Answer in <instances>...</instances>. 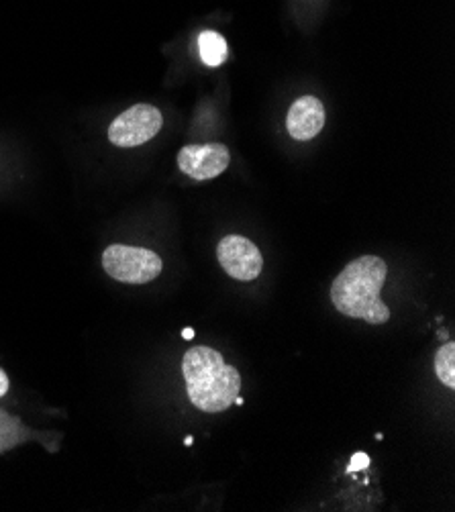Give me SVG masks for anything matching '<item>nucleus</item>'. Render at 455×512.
<instances>
[{"label": "nucleus", "instance_id": "nucleus-5", "mask_svg": "<svg viewBox=\"0 0 455 512\" xmlns=\"http://www.w3.org/2000/svg\"><path fill=\"white\" fill-rule=\"evenodd\" d=\"M221 268L239 282L256 280L264 270V258L256 243L241 235H227L217 245Z\"/></svg>", "mask_w": 455, "mask_h": 512}, {"label": "nucleus", "instance_id": "nucleus-7", "mask_svg": "<svg viewBox=\"0 0 455 512\" xmlns=\"http://www.w3.org/2000/svg\"><path fill=\"white\" fill-rule=\"evenodd\" d=\"M288 133L296 141H309L317 137L325 127V107L315 96H300L292 102L286 117Z\"/></svg>", "mask_w": 455, "mask_h": 512}, {"label": "nucleus", "instance_id": "nucleus-11", "mask_svg": "<svg viewBox=\"0 0 455 512\" xmlns=\"http://www.w3.org/2000/svg\"><path fill=\"white\" fill-rule=\"evenodd\" d=\"M7 392H9V378L3 370H0V396H5Z\"/></svg>", "mask_w": 455, "mask_h": 512}, {"label": "nucleus", "instance_id": "nucleus-8", "mask_svg": "<svg viewBox=\"0 0 455 512\" xmlns=\"http://www.w3.org/2000/svg\"><path fill=\"white\" fill-rule=\"evenodd\" d=\"M198 54L200 60L209 68H219L229 58V47L223 35L215 31H202L198 35Z\"/></svg>", "mask_w": 455, "mask_h": 512}, {"label": "nucleus", "instance_id": "nucleus-6", "mask_svg": "<svg viewBox=\"0 0 455 512\" xmlns=\"http://www.w3.org/2000/svg\"><path fill=\"white\" fill-rule=\"evenodd\" d=\"M229 162H231V153L223 143L186 145L178 153L180 170L198 182L217 178L227 170Z\"/></svg>", "mask_w": 455, "mask_h": 512}, {"label": "nucleus", "instance_id": "nucleus-2", "mask_svg": "<svg viewBox=\"0 0 455 512\" xmlns=\"http://www.w3.org/2000/svg\"><path fill=\"white\" fill-rule=\"evenodd\" d=\"M186 394L202 413H223L235 402L241 390L239 372L225 364L223 355L213 347L196 345L182 360Z\"/></svg>", "mask_w": 455, "mask_h": 512}, {"label": "nucleus", "instance_id": "nucleus-12", "mask_svg": "<svg viewBox=\"0 0 455 512\" xmlns=\"http://www.w3.org/2000/svg\"><path fill=\"white\" fill-rule=\"evenodd\" d=\"M182 337H184V339H188V341H190V339H194V329H190V327L182 329Z\"/></svg>", "mask_w": 455, "mask_h": 512}, {"label": "nucleus", "instance_id": "nucleus-9", "mask_svg": "<svg viewBox=\"0 0 455 512\" xmlns=\"http://www.w3.org/2000/svg\"><path fill=\"white\" fill-rule=\"evenodd\" d=\"M435 374L447 388H455V345L445 343L435 355Z\"/></svg>", "mask_w": 455, "mask_h": 512}, {"label": "nucleus", "instance_id": "nucleus-1", "mask_svg": "<svg viewBox=\"0 0 455 512\" xmlns=\"http://www.w3.org/2000/svg\"><path fill=\"white\" fill-rule=\"evenodd\" d=\"M386 274L384 260L376 255H362L356 262L347 264L331 286L335 309L351 319L384 325L390 319L388 306L380 298Z\"/></svg>", "mask_w": 455, "mask_h": 512}, {"label": "nucleus", "instance_id": "nucleus-4", "mask_svg": "<svg viewBox=\"0 0 455 512\" xmlns=\"http://www.w3.org/2000/svg\"><path fill=\"white\" fill-rule=\"evenodd\" d=\"M162 125L164 117L154 105H135L111 123L109 139L117 147H137L154 139Z\"/></svg>", "mask_w": 455, "mask_h": 512}, {"label": "nucleus", "instance_id": "nucleus-10", "mask_svg": "<svg viewBox=\"0 0 455 512\" xmlns=\"http://www.w3.org/2000/svg\"><path fill=\"white\" fill-rule=\"evenodd\" d=\"M370 466V457L366 453H356L351 457V464H349V472H356V470H364Z\"/></svg>", "mask_w": 455, "mask_h": 512}, {"label": "nucleus", "instance_id": "nucleus-3", "mask_svg": "<svg viewBox=\"0 0 455 512\" xmlns=\"http://www.w3.org/2000/svg\"><path fill=\"white\" fill-rule=\"evenodd\" d=\"M105 272L123 284H149L162 274V258L145 247L111 245L103 253Z\"/></svg>", "mask_w": 455, "mask_h": 512}]
</instances>
